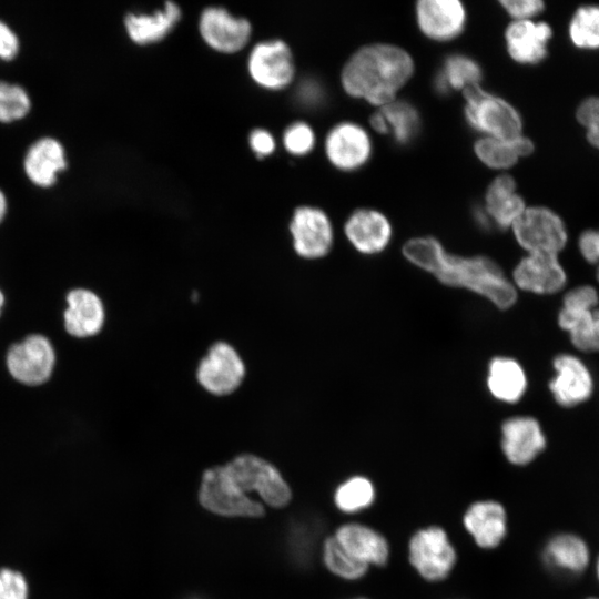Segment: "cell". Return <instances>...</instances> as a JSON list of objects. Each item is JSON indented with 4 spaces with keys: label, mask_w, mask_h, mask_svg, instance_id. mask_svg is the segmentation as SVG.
Instances as JSON below:
<instances>
[{
    "label": "cell",
    "mask_w": 599,
    "mask_h": 599,
    "mask_svg": "<svg viewBox=\"0 0 599 599\" xmlns=\"http://www.w3.org/2000/svg\"><path fill=\"white\" fill-rule=\"evenodd\" d=\"M404 257L446 286L463 288L490 302L499 309L515 305L518 291L493 258L464 256L448 252L434 236H417L405 242Z\"/></svg>",
    "instance_id": "cell-1"
},
{
    "label": "cell",
    "mask_w": 599,
    "mask_h": 599,
    "mask_svg": "<svg viewBox=\"0 0 599 599\" xmlns=\"http://www.w3.org/2000/svg\"><path fill=\"white\" fill-rule=\"evenodd\" d=\"M414 71V60L405 49L372 43L357 49L347 59L341 83L349 97L380 108L397 99Z\"/></svg>",
    "instance_id": "cell-2"
},
{
    "label": "cell",
    "mask_w": 599,
    "mask_h": 599,
    "mask_svg": "<svg viewBox=\"0 0 599 599\" xmlns=\"http://www.w3.org/2000/svg\"><path fill=\"white\" fill-rule=\"evenodd\" d=\"M222 464L233 481L266 508L284 509L292 501L290 483L281 468L265 456L240 451Z\"/></svg>",
    "instance_id": "cell-3"
},
{
    "label": "cell",
    "mask_w": 599,
    "mask_h": 599,
    "mask_svg": "<svg viewBox=\"0 0 599 599\" xmlns=\"http://www.w3.org/2000/svg\"><path fill=\"white\" fill-rule=\"evenodd\" d=\"M197 502L209 514L227 519H260L266 507L246 495L230 477L222 463L201 473Z\"/></svg>",
    "instance_id": "cell-4"
},
{
    "label": "cell",
    "mask_w": 599,
    "mask_h": 599,
    "mask_svg": "<svg viewBox=\"0 0 599 599\" xmlns=\"http://www.w3.org/2000/svg\"><path fill=\"white\" fill-rule=\"evenodd\" d=\"M463 95L465 120L481 136L512 140L524 134L519 112L504 98L481 85L464 90Z\"/></svg>",
    "instance_id": "cell-5"
},
{
    "label": "cell",
    "mask_w": 599,
    "mask_h": 599,
    "mask_svg": "<svg viewBox=\"0 0 599 599\" xmlns=\"http://www.w3.org/2000/svg\"><path fill=\"white\" fill-rule=\"evenodd\" d=\"M407 554L414 570L429 582L448 578L458 560L456 547L438 525L416 529L408 539Z\"/></svg>",
    "instance_id": "cell-6"
},
{
    "label": "cell",
    "mask_w": 599,
    "mask_h": 599,
    "mask_svg": "<svg viewBox=\"0 0 599 599\" xmlns=\"http://www.w3.org/2000/svg\"><path fill=\"white\" fill-rule=\"evenodd\" d=\"M246 377V365L240 352L225 341L214 342L195 368L197 385L217 398L235 394Z\"/></svg>",
    "instance_id": "cell-7"
},
{
    "label": "cell",
    "mask_w": 599,
    "mask_h": 599,
    "mask_svg": "<svg viewBox=\"0 0 599 599\" xmlns=\"http://www.w3.org/2000/svg\"><path fill=\"white\" fill-rule=\"evenodd\" d=\"M510 231L527 254L559 255L568 240L564 221L546 206H527Z\"/></svg>",
    "instance_id": "cell-8"
},
{
    "label": "cell",
    "mask_w": 599,
    "mask_h": 599,
    "mask_svg": "<svg viewBox=\"0 0 599 599\" xmlns=\"http://www.w3.org/2000/svg\"><path fill=\"white\" fill-rule=\"evenodd\" d=\"M292 247L297 257L317 261L333 248L334 229L328 215L315 206H300L288 224Z\"/></svg>",
    "instance_id": "cell-9"
},
{
    "label": "cell",
    "mask_w": 599,
    "mask_h": 599,
    "mask_svg": "<svg viewBox=\"0 0 599 599\" xmlns=\"http://www.w3.org/2000/svg\"><path fill=\"white\" fill-rule=\"evenodd\" d=\"M325 154L333 166L352 172L363 167L373 153L372 139L358 123L341 122L327 133Z\"/></svg>",
    "instance_id": "cell-10"
},
{
    "label": "cell",
    "mask_w": 599,
    "mask_h": 599,
    "mask_svg": "<svg viewBox=\"0 0 599 599\" xmlns=\"http://www.w3.org/2000/svg\"><path fill=\"white\" fill-rule=\"evenodd\" d=\"M247 68L254 82L270 90L284 89L295 73L292 52L282 40L257 43L250 53Z\"/></svg>",
    "instance_id": "cell-11"
},
{
    "label": "cell",
    "mask_w": 599,
    "mask_h": 599,
    "mask_svg": "<svg viewBox=\"0 0 599 599\" xmlns=\"http://www.w3.org/2000/svg\"><path fill=\"white\" fill-rule=\"evenodd\" d=\"M55 355L50 341L42 335H30L8 352L7 366L18 382L39 385L49 379Z\"/></svg>",
    "instance_id": "cell-12"
},
{
    "label": "cell",
    "mask_w": 599,
    "mask_h": 599,
    "mask_svg": "<svg viewBox=\"0 0 599 599\" xmlns=\"http://www.w3.org/2000/svg\"><path fill=\"white\" fill-rule=\"evenodd\" d=\"M547 440L540 423L532 416H511L500 427V448L515 466L534 461L546 448Z\"/></svg>",
    "instance_id": "cell-13"
},
{
    "label": "cell",
    "mask_w": 599,
    "mask_h": 599,
    "mask_svg": "<svg viewBox=\"0 0 599 599\" xmlns=\"http://www.w3.org/2000/svg\"><path fill=\"white\" fill-rule=\"evenodd\" d=\"M510 280L517 291L551 295L565 287L567 274L558 255L526 254L514 267Z\"/></svg>",
    "instance_id": "cell-14"
},
{
    "label": "cell",
    "mask_w": 599,
    "mask_h": 599,
    "mask_svg": "<svg viewBox=\"0 0 599 599\" xmlns=\"http://www.w3.org/2000/svg\"><path fill=\"white\" fill-rule=\"evenodd\" d=\"M415 18L426 38L445 42L461 34L467 11L458 0H420L415 6Z\"/></svg>",
    "instance_id": "cell-15"
},
{
    "label": "cell",
    "mask_w": 599,
    "mask_h": 599,
    "mask_svg": "<svg viewBox=\"0 0 599 599\" xmlns=\"http://www.w3.org/2000/svg\"><path fill=\"white\" fill-rule=\"evenodd\" d=\"M343 231L352 247L363 255L382 253L393 237V226L388 217L370 207L353 211L346 219Z\"/></svg>",
    "instance_id": "cell-16"
},
{
    "label": "cell",
    "mask_w": 599,
    "mask_h": 599,
    "mask_svg": "<svg viewBox=\"0 0 599 599\" xmlns=\"http://www.w3.org/2000/svg\"><path fill=\"white\" fill-rule=\"evenodd\" d=\"M555 377L549 390L556 403L571 408L588 400L593 392V379L583 362L571 354H558L552 361Z\"/></svg>",
    "instance_id": "cell-17"
},
{
    "label": "cell",
    "mask_w": 599,
    "mask_h": 599,
    "mask_svg": "<svg viewBox=\"0 0 599 599\" xmlns=\"http://www.w3.org/2000/svg\"><path fill=\"white\" fill-rule=\"evenodd\" d=\"M461 522L477 547L496 549L508 532V516L504 505L495 499H479L464 511Z\"/></svg>",
    "instance_id": "cell-18"
},
{
    "label": "cell",
    "mask_w": 599,
    "mask_h": 599,
    "mask_svg": "<svg viewBox=\"0 0 599 599\" xmlns=\"http://www.w3.org/2000/svg\"><path fill=\"white\" fill-rule=\"evenodd\" d=\"M199 30L207 45L224 53L240 51L251 37V23L221 7H210L202 11Z\"/></svg>",
    "instance_id": "cell-19"
},
{
    "label": "cell",
    "mask_w": 599,
    "mask_h": 599,
    "mask_svg": "<svg viewBox=\"0 0 599 599\" xmlns=\"http://www.w3.org/2000/svg\"><path fill=\"white\" fill-rule=\"evenodd\" d=\"M332 535L349 556L368 567H383L389 561L388 539L367 524L346 521L337 526Z\"/></svg>",
    "instance_id": "cell-20"
},
{
    "label": "cell",
    "mask_w": 599,
    "mask_h": 599,
    "mask_svg": "<svg viewBox=\"0 0 599 599\" xmlns=\"http://www.w3.org/2000/svg\"><path fill=\"white\" fill-rule=\"evenodd\" d=\"M551 27L542 21H511L505 31V44L509 57L520 64H537L548 53Z\"/></svg>",
    "instance_id": "cell-21"
},
{
    "label": "cell",
    "mask_w": 599,
    "mask_h": 599,
    "mask_svg": "<svg viewBox=\"0 0 599 599\" xmlns=\"http://www.w3.org/2000/svg\"><path fill=\"white\" fill-rule=\"evenodd\" d=\"M527 207L525 200L517 192L512 176L500 174L487 186L483 216L486 225L493 224L500 230H510Z\"/></svg>",
    "instance_id": "cell-22"
},
{
    "label": "cell",
    "mask_w": 599,
    "mask_h": 599,
    "mask_svg": "<svg viewBox=\"0 0 599 599\" xmlns=\"http://www.w3.org/2000/svg\"><path fill=\"white\" fill-rule=\"evenodd\" d=\"M67 303L64 325L70 335L84 338L102 331L106 315L98 294L87 288H75L69 292Z\"/></svg>",
    "instance_id": "cell-23"
},
{
    "label": "cell",
    "mask_w": 599,
    "mask_h": 599,
    "mask_svg": "<svg viewBox=\"0 0 599 599\" xmlns=\"http://www.w3.org/2000/svg\"><path fill=\"white\" fill-rule=\"evenodd\" d=\"M527 375L521 364L509 356H495L487 367L486 385L498 402L515 404L527 389Z\"/></svg>",
    "instance_id": "cell-24"
},
{
    "label": "cell",
    "mask_w": 599,
    "mask_h": 599,
    "mask_svg": "<svg viewBox=\"0 0 599 599\" xmlns=\"http://www.w3.org/2000/svg\"><path fill=\"white\" fill-rule=\"evenodd\" d=\"M67 166L64 149L52 138L34 142L24 158L27 176L39 186L52 185L59 172Z\"/></svg>",
    "instance_id": "cell-25"
},
{
    "label": "cell",
    "mask_w": 599,
    "mask_h": 599,
    "mask_svg": "<svg viewBox=\"0 0 599 599\" xmlns=\"http://www.w3.org/2000/svg\"><path fill=\"white\" fill-rule=\"evenodd\" d=\"M542 559L551 569L580 573L589 564L590 551L581 537L564 532L552 536L547 541L542 550Z\"/></svg>",
    "instance_id": "cell-26"
},
{
    "label": "cell",
    "mask_w": 599,
    "mask_h": 599,
    "mask_svg": "<svg viewBox=\"0 0 599 599\" xmlns=\"http://www.w3.org/2000/svg\"><path fill=\"white\" fill-rule=\"evenodd\" d=\"M181 18V9L172 1H166L163 9L152 14L129 13L124 19L126 32L138 44H149L162 40L175 27Z\"/></svg>",
    "instance_id": "cell-27"
},
{
    "label": "cell",
    "mask_w": 599,
    "mask_h": 599,
    "mask_svg": "<svg viewBox=\"0 0 599 599\" xmlns=\"http://www.w3.org/2000/svg\"><path fill=\"white\" fill-rule=\"evenodd\" d=\"M532 152L534 143L524 134L512 140L480 136L474 144L477 159L494 170H507Z\"/></svg>",
    "instance_id": "cell-28"
},
{
    "label": "cell",
    "mask_w": 599,
    "mask_h": 599,
    "mask_svg": "<svg viewBox=\"0 0 599 599\" xmlns=\"http://www.w3.org/2000/svg\"><path fill=\"white\" fill-rule=\"evenodd\" d=\"M558 325L572 345L587 353L599 352V308L561 306Z\"/></svg>",
    "instance_id": "cell-29"
},
{
    "label": "cell",
    "mask_w": 599,
    "mask_h": 599,
    "mask_svg": "<svg viewBox=\"0 0 599 599\" xmlns=\"http://www.w3.org/2000/svg\"><path fill=\"white\" fill-rule=\"evenodd\" d=\"M483 71L478 62L465 54H451L445 59L435 77V89L441 94L464 91L480 85Z\"/></svg>",
    "instance_id": "cell-30"
},
{
    "label": "cell",
    "mask_w": 599,
    "mask_h": 599,
    "mask_svg": "<svg viewBox=\"0 0 599 599\" xmlns=\"http://www.w3.org/2000/svg\"><path fill=\"white\" fill-rule=\"evenodd\" d=\"M377 490L374 481L365 475H352L342 480L333 491V502L343 514L354 515L372 507Z\"/></svg>",
    "instance_id": "cell-31"
},
{
    "label": "cell",
    "mask_w": 599,
    "mask_h": 599,
    "mask_svg": "<svg viewBox=\"0 0 599 599\" xmlns=\"http://www.w3.org/2000/svg\"><path fill=\"white\" fill-rule=\"evenodd\" d=\"M378 111L383 115L387 134L399 144H407L418 133L420 118L417 109L409 102L394 100L380 108Z\"/></svg>",
    "instance_id": "cell-32"
},
{
    "label": "cell",
    "mask_w": 599,
    "mask_h": 599,
    "mask_svg": "<svg viewBox=\"0 0 599 599\" xmlns=\"http://www.w3.org/2000/svg\"><path fill=\"white\" fill-rule=\"evenodd\" d=\"M321 557L323 565L332 575L347 581L362 579L370 568L349 556L333 535L323 539Z\"/></svg>",
    "instance_id": "cell-33"
},
{
    "label": "cell",
    "mask_w": 599,
    "mask_h": 599,
    "mask_svg": "<svg viewBox=\"0 0 599 599\" xmlns=\"http://www.w3.org/2000/svg\"><path fill=\"white\" fill-rule=\"evenodd\" d=\"M569 38L579 49H599V7L578 8L569 23Z\"/></svg>",
    "instance_id": "cell-34"
},
{
    "label": "cell",
    "mask_w": 599,
    "mask_h": 599,
    "mask_svg": "<svg viewBox=\"0 0 599 599\" xmlns=\"http://www.w3.org/2000/svg\"><path fill=\"white\" fill-rule=\"evenodd\" d=\"M31 103L19 85L0 81V122H12L26 116Z\"/></svg>",
    "instance_id": "cell-35"
},
{
    "label": "cell",
    "mask_w": 599,
    "mask_h": 599,
    "mask_svg": "<svg viewBox=\"0 0 599 599\" xmlns=\"http://www.w3.org/2000/svg\"><path fill=\"white\" fill-rule=\"evenodd\" d=\"M283 143L287 152L293 155H305L315 145V133L305 122L298 121L286 128Z\"/></svg>",
    "instance_id": "cell-36"
},
{
    "label": "cell",
    "mask_w": 599,
    "mask_h": 599,
    "mask_svg": "<svg viewBox=\"0 0 599 599\" xmlns=\"http://www.w3.org/2000/svg\"><path fill=\"white\" fill-rule=\"evenodd\" d=\"M576 118L585 128L589 143L599 150V97L585 99L577 108Z\"/></svg>",
    "instance_id": "cell-37"
},
{
    "label": "cell",
    "mask_w": 599,
    "mask_h": 599,
    "mask_svg": "<svg viewBox=\"0 0 599 599\" xmlns=\"http://www.w3.org/2000/svg\"><path fill=\"white\" fill-rule=\"evenodd\" d=\"M29 590L26 577L18 570H0V599H28Z\"/></svg>",
    "instance_id": "cell-38"
},
{
    "label": "cell",
    "mask_w": 599,
    "mask_h": 599,
    "mask_svg": "<svg viewBox=\"0 0 599 599\" xmlns=\"http://www.w3.org/2000/svg\"><path fill=\"white\" fill-rule=\"evenodd\" d=\"M499 4L512 21L534 20V17L544 10V2L540 0H501Z\"/></svg>",
    "instance_id": "cell-39"
},
{
    "label": "cell",
    "mask_w": 599,
    "mask_h": 599,
    "mask_svg": "<svg viewBox=\"0 0 599 599\" xmlns=\"http://www.w3.org/2000/svg\"><path fill=\"white\" fill-rule=\"evenodd\" d=\"M599 295L597 290L591 285H580L569 290L562 298L564 306L572 307H598Z\"/></svg>",
    "instance_id": "cell-40"
},
{
    "label": "cell",
    "mask_w": 599,
    "mask_h": 599,
    "mask_svg": "<svg viewBox=\"0 0 599 599\" xmlns=\"http://www.w3.org/2000/svg\"><path fill=\"white\" fill-rule=\"evenodd\" d=\"M578 247L582 257L590 264H599V230L583 231L578 241ZM599 282V266L596 272Z\"/></svg>",
    "instance_id": "cell-41"
},
{
    "label": "cell",
    "mask_w": 599,
    "mask_h": 599,
    "mask_svg": "<svg viewBox=\"0 0 599 599\" xmlns=\"http://www.w3.org/2000/svg\"><path fill=\"white\" fill-rule=\"evenodd\" d=\"M250 145L260 158L271 154L275 149L273 135L264 129H255L250 134Z\"/></svg>",
    "instance_id": "cell-42"
},
{
    "label": "cell",
    "mask_w": 599,
    "mask_h": 599,
    "mask_svg": "<svg viewBox=\"0 0 599 599\" xmlns=\"http://www.w3.org/2000/svg\"><path fill=\"white\" fill-rule=\"evenodd\" d=\"M19 51V41L16 33L0 21V59L12 60Z\"/></svg>",
    "instance_id": "cell-43"
},
{
    "label": "cell",
    "mask_w": 599,
    "mask_h": 599,
    "mask_svg": "<svg viewBox=\"0 0 599 599\" xmlns=\"http://www.w3.org/2000/svg\"><path fill=\"white\" fill-rule=\"evenodd\" d=\"M298 99L304 105H316L323 99V90L318 82L307 80L298 87Z\"/></svg>",
    "instance_id": "cell-44"
},
{
    "label": "cell",
    "mask_w": 599,
    "mask_h": 599,
    "mask_svg": "<svg viewBox=\"0 0 599 599\" xmlns=\"http://www.w3.org/2000/svg\"><path fill=\"white\" fill-rule=\"evenodd\" d=\"M7 211V201L4 194L0 190V222L2 221Z\"/></svg>",
    "instance_id": "cell-45"
},
{
    "label": "cell",
    "mask_w": 599,
    "mask_h": 599,
    "mask_svg": "<svg viewBox=\"0 0 599 599\" xmlns=\"http://www.w3.org/2000/svg\"><path fill=\"white\" fill-rule=\"evenodd\" d=\"M3 303H4V297H3L2 292L0 291V313H1V308L3 306Z\"/></svg>",
    "instance_id": "cell-46"
},
{
    "label": "cell",
    "mask_w": 599,
    "mask_h": 599,
    "mask_svg": "<svg viewBox=\"0 0 599 599\" xmlns=\"http://www.w3.org/2000/svg\"><path fill=\"white\" fill-rule=\"evenodd\" d=\"M347 599H370V598L364 597V596H358V597H352V598H347Z\"/></svg>",
    "instance_id": "cell-47"
},
{
    "label": "cell",
    "mask_w": 599,
    "mask_h": 599,
    "mask_svg": "<svg viewBox=\"0 0 599 599\" xmlns=\"http://www.w3.org/2000/svg\"><path fill=\"white\" fill-rule=\"evenodd\" d=\"M596 570H597V576H598V579H599V557L597 559V566H596Z\"/></svg>",
    "instance_id": "cell-48"
},
{
    "label": "cell",
    "mask_w": 599,
    "mask_h": 599,
    "mask_svg": "<svg viewBox=\"0 0 599 599\" xmlns=\"http://www.w3.org/2000/svg\"><path fill=\"white\" fill-rule=\"evenodd\" d=\"M587 599H599V598L590 597V598H587Z\"/></svg>",
    "instance_id": "cell-49"
}]
</instances>
